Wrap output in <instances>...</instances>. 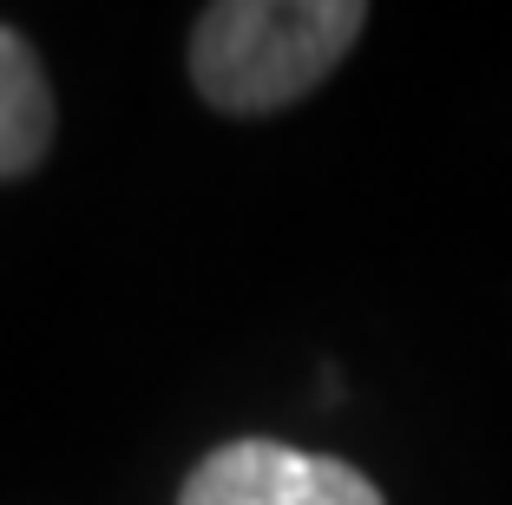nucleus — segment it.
Returning <instances> with one entry per match:
<instances>
[{
    "label": "nucleus",
    "mask_w": 512,
    "mask_h": 505,
    "mask_svg": "<svg viewBox=\"0 0 512 505\" xmlns=\"http://www.w3.org/2000/svg\"><path fill=\"white\" fill-rule=\"evenodd\" d=\"M53 151V86L27 33L0 27V184L40 171Z\"/></svg>",
    "instance_id": "3"
},
{
    "label": "nucleus",
    "mask_w": 512,
    "mask_h": 505,
    "mask_svg": "<svg viewBox=\"0 0 512 505\" xmlns=\"http://www.w3.org/2000/svg\"><path fill=\"white\" fill-rule=\"evenodd\" d=\"M178 505H388L368 473L283 440H230L191 466Z\"/></svg>",
    "instance_id": "2"
},
{
    "label": "nucleus",
    "mask_w": 512,
    "mask_h": 505,
    "mask_svg": "<svg viewBox=\"0 0 512 505\" xmlns=\"http://www.w3.org/2000/svg\"><path fill=\"white\" fill-rule=\"evenodd\" d=\"M362 27V0H217L191 27V86L230 119H263L309 99Z\"/></svg>",
    "instance_id": "1"
}]
</instances>
